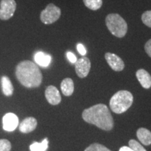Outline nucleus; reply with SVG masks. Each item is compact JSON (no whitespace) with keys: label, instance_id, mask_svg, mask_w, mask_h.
I'll return each mask as SVG.
<instances>
[{"label":"nucleus","instance_id":"obj_15","mask_svg":"<svg viewBox=\"0 0 151 151\" xmlns=\"http://www.w3.org/2000/svg\"><path fill=\"white\" fill-rule=\"evenodd\" d=\"M62 92L65 96H71L74 90V84L73 81L70 78H66L62 81L60 85Z\"/></svg>","mask_w":151,"mask_h":151},{"label":"nucleus","instance_id":"obj_7","mask_svg":"<svg viewBox=\"0 0 151 151\" xmlns=\"http://www.w3.org/2000/svg\"><path fill=\"white\" fill-rule=\"evenodd\" d=\"M91 68V62L87 57H82L75 63V69L76 74L79 78H86L90 72Z\"/></svg>","mask_w":151,"mask_h":151},{"label":"nucleus","instance_id":"obj_1","mask_svg":"<svg viewBox=\"0 0 151 151\" xmlns=\"http://www.w3.org/2000/svg\"><path fill=\"white\" fill-rule=\"evenodd\" d=\"M16 76L19 82L28 88H37L42 83L43 76L37 64L24 60L17 65Z\"/></svg>","mask_w":151,"mask_h":151},{"label":"nucleus","instance_id":"obj_17","mask_svg":"<svg viewBox=\"0 0 151 151\" xmlns=\"http://www.w3.org/2000/svg\"><path fill=\"white\" fill-rule=\"evenodd\" d=\"M48 148V141L47 139H43L41 143L35 142L30 145V151H46Z\"/></svg>","mask_w":151,"mask_h":151},{"label":"nucleus","instance_id":"obj_26","mask_svg":"<svg viewBox=\"0 0 151 151\" xmlns=\"http://www.w3.org/2000/svg\"><path fill=\"white\" fill-rule=\"evenodd\" d=\"M119 151H134L132 149H131L129 148V147H127V146H123L122 147V148H120V150Z\"/></svg>","mask_w":151,"mask_h":151},{"label":"nucleus","instance_id":"obj_19","mask_svg":"<svg viewBox=\"0 0 151 151\" xmlns=\"http://www.w3.org/2000/svg\"><path fill=\"white\" fill-rule=\"evenodd\" d=\"M84 151H111L103 145L99 143H92Z\"/></svg>","mask_w":151,"mask_h":151},{"label":"nucleus","instance_id":"obj_24","mask_svg":"<svg viewBox=\"0 0 151 151\" xmlns=\"http://www.w3.org/2000/svg\"><path fill=\"white\" fill-rule=\"evenodd\" d=\"M144 49L147 55L151 58V39H149V40L146 43L144 46Z\"/></svg>","mask_w":151,"mask_h":151},{"label":"nucleus","instance_id":"obj_12","mask_svg":"<svg viewBox=\"0 0 151 151\" xmlns=\"http://www.w3.org/2000/svg\"><path fill=\"white\" fill-rule=\"evenodd\" d=\"M136 76L140 84L145 89H149L151 87V76L145 69H139L136 73Z\"/></svg>","mask_w":151,"mask_h":151},{"label":"nucleus","instance_id":"obj_11","mask_svg":"<svg viewBox=\"0 0 151 151\" xmlns=\"http://www.w3.org/2000/svg\"><path fill=\"white\" fill-rule=\"evenodd\" d=\"M37 126V120L33 117H28L22 120L19 125V129L22 133L27 134L34 131Z\"/></svg>","mask_w":151,"mask_h":151},{"label":"nucleus","instance_id":"obj_2","mask_svg":"<svg viewBox=\"0 0 151 151\" xmlns=\"http://www.w3.org/2000/svg\"><path fill=\"white\" fill-rule=\"evenodd\" d=\"M82 117L86 122L105 131H110L113 127V119L105 104H99L85 109Z\"/></svg>","mask_w":151,"mask_h":151},{"label":"nucleus","instance_id":"obj_4","mask_svg":"<svg viewBox=\"0 0 151 151\" xmlns=\"http://www.w3.org/2000/svg\"><path fill=\"white\" fill-rule=\"evenodd\" d=\"M106 25L110 32L115 37L122 38L127 32V22L118 14H110L106 17Z\"/></svg>","mask_w":151,"mask_h":151},{"label":"nucleus","instance_id":"obj_10","mask_svg":"<svg viewBox=\"0 0 151 151\" xmlns=\"http://www.w3.org/2000/svg\"><path fill=\"white\" fill-rule=\"evenodd\" d=\"M45 96L48 103L52 105L59 104L62 99L59 90L53 86L47 87L45 91Z\"/></svg>","mask_w":151,"mask_h":151},{"label":"nucleus","instance_id":"obj_13","mask_svg":"<svg viewBox=\"0 0 151 151\" xmlns=\"http://www.w3.org/2000/svg\"><path fill=\"white\" fill-rule=\"evenodd\" d=\"M34 58L36 64L42 67H48L52 60V58L50 55L41 51L36 52Z\"/></svg>","mask_w":151,"mask_h":151},{"label":"nucleus","instance_id":"obj_8","mask_svg":"<svg viewBox=\"0 0 151 151\" xmlns=\"http://www.w3.org/2000/svg\"><path fill=\"white\" fill-rule=\"evenodd\" d=\"M105 59L107 63L113 70L116 71H121L124 68V63L120 57L116 54L106 52L105 54Z\"/></svg>","mask_w":151,"mask_h":151},{"label":"nucleus","instance_id":"obj_14","mask_svg":"<svg viewBox=\"0 0 151 151\" xmlns=\"http://www.w3.org/2000/svg\"><path fill=\"white\" fill-rule=\"evenodd\" d=\"M137 136L139 140L145 146L151 144V132L146 128H139L137 132Z\"/></svg>","mask_w":151,"mask_h":151},{"label":"nucleus","instance_id":"obj_6","mask_svg":"<svg viewBox=\"0 0 151 151\" xmlns=\"http://www.w3.org/2000/svg\"><path fill=\"white\" fill-rule=\"evenodd\" d=\"M15 0H1L0 3V19L7 20L12 18L16 10Z\"/></svg>","mask_w":151,"mask_h":151},{"label":"nucleus","instance_id":"obj_16","mask_svg":"<svg viewBox=\"0 0 151 151\" xmlns=\"http://www.w3.org/2000/svg\"><path fill=\"white\" fill-rule=\"evenodd\" d=\"M1 87L3 93L6 96H11L14 93V86L9 77L4 76L1 77Z\"/></svg>","mask_w":151,"mask_h":151},{"label":"nucleus","instance_id":"obj_21","mask_svg":"<svg viewBox=\"0 0 151 151\" xmlns=\"http://www.w3.org/2000/svg\"><path fill=\"white\" fill-rule=\"evenodd\" d=\"M129 148L134 151H146V149L134 139H131L129 141Z\"/></svg>","mask_w":151,"mask_h":151},{"label":"nucleus","instance_id":"obj_9","mask_svg":"<svg viewBox=\"0 0 151 151\" xmlns=\"http://www.w3.org/2000/svg\"><path fill=\"white\" fill-rule=\"evenodd\" d=\"M3 129L7 132H13L18 126V116L13 113H8L3 117Z\"/></svg>","mask_w":151,"mask_h":151},{"label":"nucleus","instance_id":"obj_5","mask_svg":"<svg viewBox=\"0 0 151 151\" xmlns=\"http://www.w3.org/2000/svg\"><path fill=\"white\" fill-rule=\"evenodd\" d=\"M61 16V9L54 4H49L40 14L41 21L43 24H50L55 22Z\"/></svg>","mask_w":151,"mask_h":151},{"label":"nucleus","instance_id":"obj_3","mask_svg":"<svg viewBox=\"0 0 151 151\" xmlns=\"http://www.w3.org/2000/svg\"><path fill=\"white\" fill-rule=\"evenodd\" d=\"M134 97L127 90H120L113 94L110 100V107L113 112L120 114L130 108L133 103Z\"/></svg>","mask_w":151,"mask_h":151},{"label":"nucleus","instance_id":"obj_22","mask_svg":"<svg viewBox=\"0 0 151 151\" xmlns=\"http://www.w3.org/2000/svg\"><path fill=\"white\" fill-rule=\"evenodd\" d=\"M11 143L7 139H0V151H10Z\"/></svg>","mask_w":151,"mask_h":151},{"label":"nucleus","instance_id":"obj_18","mask_svg":"<svg viewBox=\"0 0 151 151\" xmlns=\"http://www.w3.org/2000/svg\"><path fill=\"white\" fill-rule=\"evenodd\" d=\"M87 8L92 11H97L102 6V0H83Z\"/></svg>","mask_w":151,"mask_h":151},{"label":"nucleus","instance_id":"obj_20","mask_svg":"<svg viewBox=\"0 0 151 151\" xmlns=\"http://www.w3.org/2000/svg\"><path fill=\"white\" fill-rule=\"evenodd\" d=\"M143 23L147 27L151 28V11H146L141 16Z\"/></svg>","mask_w":151,"mask_h":151},{"label":"nucleus","instance_id":"obj_23","mask_svg":"<svg viewBox=\"0 0 151 151\" xmlns=\"http://www.w3.org/2000/svg\"><path fill=\"white\" fill-rule=\"evenodd\" d=\"M76 48L77 50H78V52L81 55H86L87 52L86 48L82 43H78Z\"/></svg>","mask_w":151,"mask_h":151},{"label":"nucleus","instance_id":"obj_25","mask_svg":"<svg viewBox=\"0 0 151 151\" xmlns=\"http://www.w3.org/2000/svg\"><path fill=\"white\" fill-rule=\"evenodd\" d=\"M67 57L68 60H69V61L71 62V63L74 64V63H76V62L77 61L76 57V55L73 53V52H69V51L67 52Z\"/></svg>","mask_w":151,"mask_h":151}]
</instances>
